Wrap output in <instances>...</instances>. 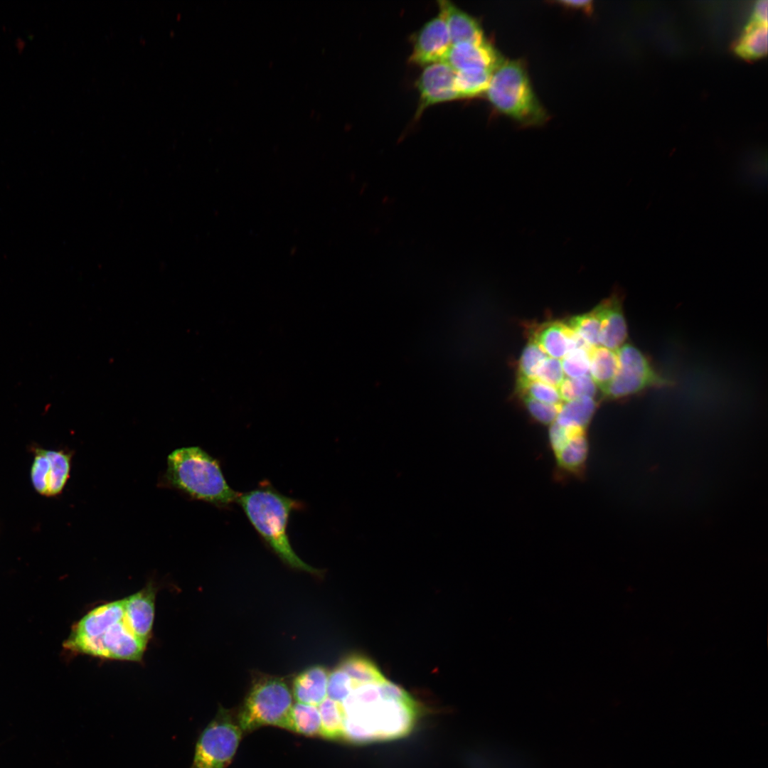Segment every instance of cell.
Returning a JSON list of instances; mask_svg holds the SVG:
<instances>
[{
	"label": "cell",
	"mask_w": 768,
	"mask_h": 768,
	"mask_svg": "<svg viewBox=\"0 0 768 768\" xmlns=\"http://www.w3.org/2000/svg\"><path fill=\"white\" fill-rule=\"evenodd\" d=\"M737 51L746 58L764 55L767 51V23L753 21L740 41Z\"/></svg>",
	"instance_id": "7402d4cb"
},
{
	"label": "cell",
	"mask_w": 768,
	"mask_h": 768,
	"mask_svg": "<svg viewBox=\"0 0 768 768\" xmlns=\"http://www.w3.org/2000/svg\"><path fill=\"white\" fill-rule=\"evenodd\" d=\"M70 456L63 451L36 449L31 477L35 489L44 496L60 494L68 477Z\"/></svg>",
	"instance_id": "ba28073f"
},
{
	"label": "cell",
	"mask_w": 768,
	"mask_h": 768,
	"mask_svg": "<svg viewBox=\"0 0 768 768\" xmlns=\"http://www.w3.org/2000/svg\"><path fill=\"white\" fill-rule=\"evenodd\" d=\"M560 361L563 372L568 378H579L587 375L590 371V352L586 350H570Z\"/></svg>",
	"instance_id": "4dcf8cb0"
},
{
	"label": "cell",
	"mask_w": 768,
	"mask_h": 768,
	"mask_svg": "<svg viewBox=\"0 0 768 768\" xmlns=\"http://www.w3.org/2000/svg\"><path fill=\"white\" fill-rule=\"evenodd\" d=\"M597 407L594 398L583 396L562 403L554 422L564 426L587 430Z\"/></svg>",
	"instance_id": "ac0fdd59"
},
{
	"label": "cell",
	"mask_w": 768,
	"mask_h": 768,
	"mask_svg": "<svg viewBox=\"0 0 768 768\" xmlns=\"http://www.w3.org/2000/svg\"><path fill=\"white\" fill-rule=\"evenodd\" d=\"M622 297L614 293L594 307L600 320L599 346L617 351L627 338Z\"/></svg>",
	"instance_id": "5bb4252c"
},
{
	"label": "cell",
	"mask_w": 768,
	"mask_h": 768,
	"mask_svg": "<svg viewBox=\"0 0 768 768\" xmlns=\"http://www.w3.org/2000/svg\"><path fill=\"white\" fill-rule=\"evenodd\" d=\"M242 731L228 710L220 708L201 733L190 768H225L232 761Z\"/></svg>",
	"instance_id": "52a82bcc"
},
{
	"label": "cell",
	"mask_w": 768,
	"mask_h": 768,
	"mask_svg": "<svg viewBox=\"0 0 768 768\" xmlns=\"http://www.w3.org/2000/svg\"><path fill=\"white\" fill-rule=\"evenodd\" d=\"M454 78L455 71L445 62L424 67L416 82L420 97L417 117L430 106L459 99Z\"/></svg>",
	"instance_id": "9c48e42d"
},
{
	"label": "cell",
	"mask_w": 768,
	"mask_h": 768,
	"mask_svg": "<svg viewBox=\"0 0 768 768\" xmlns=\"http://www.w3.org/2000/svg\"><path fill=\"white\" fill-rule=\"evenodd\" d=\"M292 731L306 736L320 735L321 718L318 706L297 703L291 710Z\"/></svg>",
	"instance_id": "cb8c5ba5"
},
{
	"label": "cell",
	"mask_w": 768,
	"mask_h": 768,
	"mask_svg": "<svg viewBox=\"0 0 768 768\" xmlns=\"http://www.w3.org/2000/svg\"><path fill=\"white\" fill-rule=\"evenodd\" d=\"M158 587L148 582L139 591L123 598L125 621L134 634L145 644L152 635Z\"/></svg>",
	"instance_id": "7c38bea8"
},
{
	"label": "cell",
	"mask_w": 768,
	"mask_h": 768,
	"mask_svg": "<svg viewBox=\"0 0 768 768\" xmlns=\"http://www.w3.org/2000/svg\"><path fill=\"white\" fill-rule=\"evenodd\" d=\"M589 452L587 430L572 428L564 442L552 451L555 461V478L560 481L568 478L584 480Z\"/></svg>",
	"instance_id": "8fae6325"
},
{
	"label": "cell",
	"mask_w": 768,
	"mask_h": 768,
	"mask_svg": "<svg viewBox=\"0 0 768 768\" xmlns=\"http://www.w3.org/2000/svg\"><path fill=\"white\" fill-rule=\"evenodd\" d=\"M147 644L137 638L124 619L123 599L89 611L72 628L63 647L74 654L106 660L141 661Z\"/></svg>",
	"instance_id": "6da1fadb"
},
{
	"label": "cell",
	"mask_w": 768,
	"mask_h": 768,
	"mask_svg": "<svg viewBox=\"0 0 768 768\" xmlns=\"http://www.w3.org/2000/svg\"><path fill=\"white\" fill-rule=\"evenodd\" d=\"M564 376L560 360L547 357L537 370L535 379L558 389Z\"/></svg>",
	"instance_id": "1f68e13d"
},
{
	"label": "cell",
	"mask_w": 768,
	"mask_h": 768,
	"mask_svg": "<svg viewBox=\"0 0 768 768\" xmlns=\"http://www.w3.org/2000/svg\"><path fill=\"white\" fill-rule=\"evenodd\" d=\"M558 3L560 6L573 10H580L584 11L586 14H590L592 11V2L591 1H560Z\"/></svg>",
	"instance_id": "d6a6232c"
},
{
	"label": "cell",
	"mask_w": 768,
	"mask_h": 768,
	"mask_svg": "<svg viewBox=\"0 0 768 768\" xmlns=\"http://www.w3.org/2000/svg\"><path fill=\"white\" fill-rule=\"evenodd\" d=\"M569 327L592 347L599 346L600 320L594 308L566 321Z\"/></svg>",
	"instance_id": "d4e9b609"
},
{
	"label": "cell",
	"mask_w": 768,
	"mask_h": 768,
	"mask_svg": "<svg viewBox=\"0 0 768 768\" xmlns=\"http://www.w3.org/2000/svg\"><path fill=\"white\" fill-rule=\"evenodd\" d=\"M338 667L360 683L380 682L386 679L373 661L361 655L353 654L346 657Z\"/></svg>",
	"instance_id": "603a6c76"
},
{
	"label": "cell",
	"mask_w": 768,
	"mask_h": 768,
	"mask_svg": "<svg viewBox=\"0 0 768 768\" xmlns=\"http://www.w3.org/2000/svg\"><path fill=\"white\" fill-rule=\"evenodd\" d=\"M619 367L612 380L601 392L603 398L617 400L629 397L650 388L670 385L647 357L637 348L624 343L617 350Z\"/></svg>",
	"instance_id": "8992f818"
},
{
	"label": "cell",
	"mask_w": 768,
	"mask_h": 768,
	"mask_svg": "<svg viewBox=\"0 0 768 768\" xmlns=\"http://www.w3.org/2000/svg\"><path fill=\"white\" fill-rule=\"evenodd\" d=\"M597 385L587 375L576 378H565L558 388L562 401L567 402L583 396L593 398L596 395Z\"/></svg>",
	"instance_id": "83f0119b"
},
{
	"label": "cell",
	"mask_w": 768,
	"mask_h": 768,
	"mask_svg": "<svg viewBox=\"0 0 768 768\" xmlns=\"http://www.w3.org/2000/svg\"><path fill=\"white\" fill-rule=\"evenodd\" d=\"M516 392L517 396H528L545 403L552 405H560L562 403L556 388L537 379L517 378Z\"/></svg>",
	"instance_id": "484cf974"
},
{
	"label": "cell",
	"mask_w": 768,
	"mask_h": 768,
	"mask_svg": "<svg viewBox=\"0 0 768 768\" xmlns=\"http://www.w3.org/2000/svg\"><path fill=\"white\" fill-rule=\"evenodd\" d=\"M503 58L487 40L452 45L444 62L454 71L486 70L494 71Z\"/></svg>",
	"instance_id": "4fadbf2b"
},
{
	"label": "cell",
	"mask_w": 768,
	"mask_h": 768,
	"mask_svg": "<svg viewBox=\"0 0 768 768\" xmlns=\"http://www.w3.org/2000/svg\"><path fill=\"white\" fill-rule=\"evenodd\" d=\"M452 45L446 23L439 13L426 22L414 36L409 62L423 67L444 62Z\"/></svg>",
	"instance_id": "30bf717a"
},
{
	"label": "cell",
	"mask_w": 768,
	"mask_h": 768,
	"mask_svg": "<svg viewBox=\"0 0 768 768\" xmlns=\"http://www.w3.org/2000/svg\"><path fill=\"white\" fill-rule=\"evenodd\" d=\"M360 683L352 679L339 667L334 670L328 677L327 697L342 703L353 688Z\"/></svg>",
	"instance_id": "f1b7e54d"
},
{
	"label": "cell",
	"mask_w": 768,
	"mask_h": 768,
	"mask_svg": "<svg viewBox=\"0 0 768 768\" xmlns=\"http://www.w3.org/2000/svg\"><path fill=\"white\" fill-rule=\"evenodd\" d=\"M237 501L255 530L285 564L319 574L318 570L299 558L289 543L287 527L291 511L297 506L296 500L261 488L239 495Z\"/></svg>",
	"instance_id": "7a4b0ae2"
},
{
	"label": "cell",
	"mask_w": 768,
	"mask_h": 768,
	"mask_svg": "<svg viewBox=\"0 0 768 768\" xmlns=\"http://www.w3.org/2000/svg\"><path fill=\"white\" fill-rule=\"evenodd\" d=\"M328 673L321 666L309 667L293 682V696L297 703L318 706L327 697Z\"/></svg>",
	"instance_id": "e0dca14e"
},
{
	"label": "cell",
	"mask_w": 768,
	"mask_h": 768,
	"mask_svg": "<svg viewBox=\"0 0 768 768\" xmlns=\"http://www.w3.org/2000/svg\"><path fill=\"white\" fill-rule=\"evenodd\" d=\"M292 696L286 683L278 678H265L252 686L238 716L242 732L274 725L292 731Z\"/></svg>",
	"instance_id": "5b68a950"
},
{
	"label": "cell",
	"mask_w": 768,
	"mask_h": 768,
	"mask_svg": "<svg viewBox=\"0 0 768 768\" xmlns=\"http://www.w3.org/2000/svg\"><path fill=\"white\" fill-rule=\"evenodd\" d=\"M753 21L767 23V1L757 2L754 10Z\"/></svg>",
	"instance_id": "836d02e7"
},
{
	"label": "cell",
	"mask_w": 768,
	"mask_h": 768,
	"mask_svg": "<svg viewBox=\"0 0 768 768\" xmlns=\"http://www.w3.org/2000/svg\"><path fill=\"white\" fill-rule=\"evenodd\" d=\"M166 479L192 497L218 506H227L239 496L226 482L218 461L198 447L173 451L167 459Z\"/></svg>",
	"instance_id": "3957f363"
},
{
	"label": "cell",
	"mask_w": 768,
	"mask_h": 768,
	"mask_svg": "<svg viewBox=\"0 0 768 768\" xmlns=\"http://www.w3.org/2000/svg\"><path fill=\"white\" fill-rule=\"evenodd\" d=\"M320 735L326 740H343L344 710L341 703L326 697L319 705Z\"/></svg>",
	"instance_id": "ffe728a7"
},
{
	"label": "cell",
	"mask_w": 768,
	"mask_h": 768,
	"mask_svg": "<svg viewBox=\"0 0 768 768\" xmlns=\"http://www.w3.org/2000/svg\"><path fill=\"white\" fill-rule=\"evenodd\" d=\"M547 357L540 347L529 338L518 361V378L535 379L537 370Z\"/></svg>",
	"instance_id": "4316f807"
},
{
	"label": "cell",
	"mask_w": 768,
	"mask_h": 768,
	"mask_svg": "<svg viewBox=\"0 0 768 768\" xmlns=\"http://www.w3.org/2000/svg\"><path fill=\"white\" fill-rule=\"evenodd\" d=\"M518 397L534 422L543 425H550L555 421L562 404L545 403L525 395Z\"/></svg>",
	"instance_id": "f546056e"
},
{
	"label": "cell",
	"mask_w": 768,
	"mask_h": 768,
	"mask_svg": "<svg viewBox=\"0 0 768 768\" xmlns=\"http://www.w3.org/2000/svg\"><path fill=\"white\" fill-rule=\"evenodd\" d=\"M439 14L443 17L452 44L462 42H479L486 40L478 21L451 1H438Z\"/></svg>",
	"instance_id": "9a60e30c"
},
{
	"label": "cell",
	"mask_w": 768,
	"mask_h": 768,
	"mask_svg": "<svg viewBox=\"0 0 768 768\" xmlns=\"http://www.w3.org/2000/svg\"><path fill=\"white\" fill-rule=\"evenodd\" d=\"M485 94L497 112L523 127L540 126L549 118L519 59L501 61L493 71Z\"/></svg>",
	"instance_id": "277c9868"
},
{
	"label": "cell",
	"mask_w": 768,
	"mask_h": 768,
	"mask_svg": "<svg viewBox=\"0 0 768 768\" xmlns=\"http://www.w3.org/2000/svg\"><path fill=\"white\" fill-rule=\"evenodd\" d=\"M529 338L551 358H562L570 351L571 329L566 321H550L533 326Z\"/></svg>",
	"instance_id": "2e32d148"
},
{
	"label": "cell",
	"mask_w": 768,
	"mask_h": 768,
	"mask_svg": "<svg viewBox=\"0 0 768 768\" xmlns=\"http://www.w3.org/2000/svg\"><path fill=\"white\" fill-rule=\"evenodd\" d=\"M492 73L486 70L455 71L454 85L459 99L472 98L485 93Z\"/></svg>",
	"instance_id": "44dd1931"
},
{
	"label": "cell",
	"mask_w": 768,
	"mask_h": 768,
	"mask_svg": "<svg viewBox=\"0 0 768 768\" xmlns=\"http://www.w3.org/2000/svg\"><path fill=\"white\" fill-rule=\"evenodd\" d=\"M619 367L617 351L598 346L590 352L591 378L600 390L605 388L615 376Z\"/></svg>",
	"instance_id": "d6986e66"
}]
</instances>
